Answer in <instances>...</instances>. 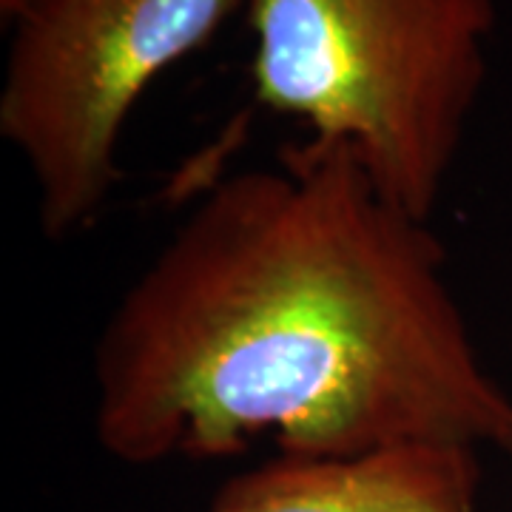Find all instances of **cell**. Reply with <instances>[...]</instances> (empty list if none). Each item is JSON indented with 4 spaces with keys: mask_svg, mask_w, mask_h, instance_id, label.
Masks as SVG:
<instances>
[{
    "mask_svg": "<svg viewBox=\"0 0 512 512\" xmlns=\"http://www.w3.org/2000/svg\"><path fill=\"white\" fill-rule=\"evenodd\" d=\"M504 453H507V458H510V467H512V430H510V439L504 441V447H501Z\"/></svg>",
    "mask_w": 512,
    "mask_h": 512,
    "instance_id": "8992f818",
    "label": "cell"
},
{
    "mask_svg": "<svg viewBox=\"0 0 512 512\" xmlns=\"http://www.w3.org/2000/svg\"><path fill=\"white\" fill-rule=\"evenodd\" d=\"M23 3L26 0H0V18H3V23H9V20L15 18Z\"/></svg>",
    "mask_w": 512,
    "mask_h": 512,
    "instance_id": "5b68a950",
    "label": "cell"
},
{
    "mask_svg": "<svg viewBox=\"0 0 512 512\" xmlns=\"http://www.w3.org/2000/svg\"><path fill=\"white\" fill-rule=\"evenodd\" d=\"M251 0H26L9 20L0 137L35 185L40 231L92 228L123 171L128 117L148 86Z\"/></svg>",
    "mask_w": 512,
    "mask_h": 512,
    "instance_id": "3957f363",
    "label": "cell"
},
{
    "mask_svg": "<svg viewBox=\"0 0 512 512\" xmlns=\"http://www.w3.org/2000/svg\"><path fill=\"white\" fill-rule=\"evenodd\" d=\"M92 424L123 464L396 444L504 447L487 370L430 222L342 143L279 151L211 185L111 308Z\"/></svg>",
    "mask_w": 512,
    "mask_h": 512,
    "instance_id": "6da1fadb",
    "label": "cell"
},
{
    "mask_svg": "<svg viewBox=\"0 0 512 512\" xmlns=\"http://www.w3.org/2000/svg\"><path fill=\"white\" fill-rule=\"evenodd\" d=\"M478 447L396 444L356 456H293L228 478L208 512H481Z\"/></svg>",
    "mask_w": 512,
    "mask_h": 512,
    "instance_id": "277c9868",
    "label": "cell"
},
{
    "mask_svg": "<svg viewBox=\"0 0 512 512\" xmlns=\"http://www.w3.org/2000/svg\"><path fill=\"white\" fill-rule=\"evenodd\" d=\"M248 20L256 103L348 146L430 222L487 80L495 0H251Z\"/></svg>",
    "mask_w": 512,
    "mask_h": 512,
    "instance_id": "7a4b0ae2",
    "label": "cell"
}]
</instances>
